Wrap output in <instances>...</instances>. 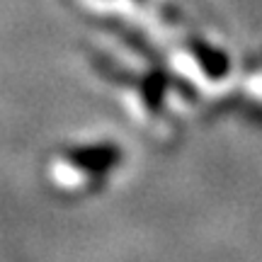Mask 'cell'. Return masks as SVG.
<instances>
[{"label": "cell", "instance_id": "obj_1", "mask_svg": "<svg viewBox=\"0 0 262 262\" xmlns=\"http://www.w3.org/2000/svg\"><path fill=\"white\" fill-rule=\"evenodd\" d=\"M78 5L93 15H107L112 19L119 17H129V15H139V12H146L150 15L153 10V0H75Z\"/></svg>", "mask_w": 262, "mask_h": 262}]
</instances>
